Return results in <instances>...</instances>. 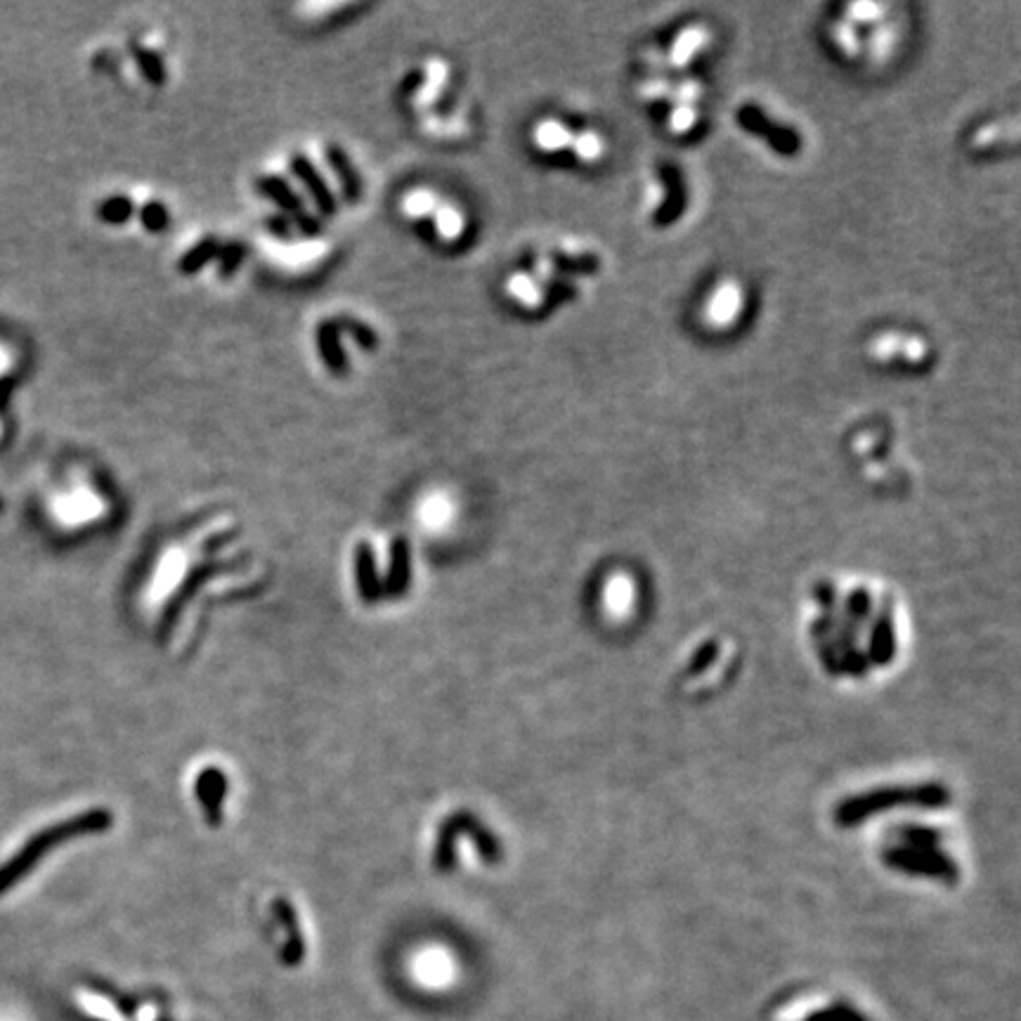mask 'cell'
I'll return each mask as SVG.
<instances>
[{
	"mask_svg": "<svg viewBox=\"0 0 1021 1021\" xmlns=\"http://www.w3.org/2000/svg\"><path fill=\"white\" fill-rule=\"evenodd\" d=\"M700 123V109L695 100H674L669 102L665 126L672 135H688Z\"/></svg>",
	"mask_w": 1021,
	"mask_h": 1021,
	"instance_id": "obj_12",
	"label": "cell"
},
{
	"mask_svg": "<svg viewBox=\"0 0 1021 1021\" xmlns=\"http://www.w3.org/2000/svg\"><path fill=\"white\" fill-rule=\"evenodd\" d=\"M627 587L629 584L624 580H617L610 584V606L620 608V610L627 606Z\"/></svg>",
	"mask_w": 1021,
	"mask_h": 1021,
	"instance_id": "obj_27",
	"label": "cell"
},
{
	"mask_svg": "<svg viewBox=\"0 0 1021 1021\" xmlns=\"http://www.w3.org/2000/svg\"><path fill=\"white\" fill-rule=\"evenodd\" d=\"M291 171H294L296 178L303 182L305 190L310 192V197L315 199V204L320 206V211L324 213V216H331V213L336 211L334 194H331L327 182H324L320 171H317L315 164H312L308 156L296 154L294 159H291Z\"/></svg>",
	"mask_w": 1021,
	"mask_h": 1021,
	"instance_id": "obj_5",
	"label": "cell"
},
{
	"mask_svg": "<svg viewBox=\"0 0 1021 1021\" xmlns=\"http://www.w3.org/2000/svg\"><path fill=\"white\" fill-rule=\"evenodd\" d=\"M357 584H360V594L367 598V601H372V598L379 596V580H376V570H374V558H372V551H369L367 544L357 546Z\"/></svg>",
	"mask_w": 1021,
	"mask_h": 1021,
	"instance_id": "obj_13",
	"label": "cell"
},
{
	"mask_svg": "<svg viewBox=\"0 0 1021 1021\" xmlns=\"http://www.w3.org/2000/svg\"><path fill=\"white\" fill-rule=\"evenodd\" d=\"M268 225H270V230H272V232L279 234V237H286V234H289V230H286V220L270 218V220H268Z\"/></svg>",
	"mask_w": 1021,
	"mask_h": 1021,
	"instance_id": "obj_30",
	"label": "cell"
},
{
	"mask_svg": "<svg viewBox=\"0 0 1021 1021\" xmlns=\"http://www.w3.org/2000/svg\"><path fill=\"white\" fill-rule=\"evenodd\" d=\"M242 256H244L242 246H239V244L227 246V249L223 251V258H220V263H223V265H220V272H223V275H230V272L237 268V263H239V260H242Z\"/></svg>",
	"mask_w": 1021,
	"mask_h": 1021,
	"instance_id": "obj_26",
	"label": "cell"
},
{
	"mask_svg": "<svg viewBox=\"0 0 1021 1021\" xmlns=\"http://www.w3.org/2000/svg\"><path fill=\"white\" fill-rule=\"evenodd\" d=\"M435 206V199L428 192H416L407 199V211L416 213V216H424V213L431 211Z\"/></svg>",
	"mask_w": 1021,
	"mask_h": 1021,
	"instance_id": "obj_25",
	"label": "cell"
},
{
	"mask_svg": "<svg viewBox=\"0 0 1021 1021\" xmlns=\"http://www.w3.org/2000/svg\"><path fill=\"white\" fill-rule=\"evenodd\" d=\"M747 289L738 277H721L700 301V324L712 334H728L743 322L747 312Z\"/></svg>",
	"mask_w": 1021,
	"mask_h": 1021,
	"instance_id": "obj_2",
	"label": "cell"
},
{
	"mask_svg": "<svg viewBox=\"0 0 1021 1021\" xmlns=\"http://www.w3.org/2000/svg\"><path fill=\"white\" fill-rule=\"evenodd\" d=\"M830 41L832 48H835L844 60L858 62L863 60V31L847 22L844 17H837L830 26Z\"/></svg>",
	"mask_w": 1021,
	"mask_h": 1021,
	"instance_id": "obj_8",
	"label": "cell"
},
{
	"mask_svg": "<svg viewBox=\"0 0 1021 1021\" xmlns=\"http://www.w3.org/2000/svg\"><path fill=\"white\" fill-rule=\"evenodd\" d=\"M461 230H464V223H461V216L454 208H440L438 211V232L445 239H457Z\"/></svg>",
	"mask_w": 1021,
	"mask_h": 1021,
	"instance_id": "obj_23",
	"label": "cell"
},
{
	"mask_svg": "<svg viewBox=\"0 0 1021 1021\" xmlns=\"http://www.w3.org/2000/svg\"><path fill=\"white\" fill-rule=\"evenodd\" d=\"M258 187H260V192H263L265 197H270L272 201H275V204L282 208L284 213L294 216V220H298L305 213L301 199H298L296 192L291 190L289 182H284L282 178H277V175H265V178H260L258 180Z\"/></svg>",
	"mask_w": 1021,
	"mask_h": 1021,
	"instance_id": "obj_10",
	"label": "cell"
},
{
	"mask_svg": "<svg viewBox=\"0 0 1021 1021\" xmlns=\"http://www.w3.org/2000/svg\"><path fill=\"white\" fill-rule=\"evenodd\" d=\"M112 823L114 818L107 809H90L86 814L69 818V821H62L57 825H50V828H45L43 832H36V835L31 837L10 861H5L3 866H0V894L10 892L19 880H24V877L34 870L36 863L41 861L55 844H64L74 840V837L83 835H100V832L112 828Z\"/></svg>",
	"mask_w": 1021,
	"mask_h": 1021,
	"instance_id": "obj_1",
	"label": "cell"
},
{
	"mask_svg": "<svg viewBox=\"0 0 1021 1021\" xmlns=\"http://www.w3.org/2000/svg\"><path fill=\"white\" fill-rule=\"evenodd\" d=\"M140 220H142V225L147 227V230L159 232V230H164V227L168 225V211L159 204V201H149V204H145V208H142Z\"/></svg>",
	"mask_w": 1021,
	"mask_h": 1021,
	"instance_id": "obj_22",
	"label": "cell"
},
{
	"mask_svg": "<svg viewBox=\"0 0 1021 1021\" xmlns=\"http://www.w3.org/2000/svg\"><path fill=\"white\" fill-rule=\"evenodd\" d=\"M133 52H135V60H138V64H140L142 74L147 76V81H152V83L164 81V64H161V60L154 55L152 50H142L140 45H133Z\"/></svg>",
	"mask_w": 1021,
	"mask_h": 1021,
	"instance_id": "obj_20",
	"label": "cell"
},
{
	"mask_svg": "<svg viewBox=\"0 0 1021 1021\" xmlns=\"http://www.w3.org/2000/svg\"><path fill=\"white\" fill-rule=\"evenodd\" d=\"M809 1021H835V1019H832V1012L828 1010V1012L814 1014V1017H809Z\"/></svg>",
	"mask_w": 1021,
	"mask_h": 1021,
	"instance_id": "obj_31",
	"label": "cell"
},
{
	"mask_svg": "<svg viewBox=\"0 0 1021 1021\" xmlns=\"http://www.w3.org/2000/svg\"><path fill=\"white\" fill-rule=\"evenodd\" d=\"M338 331L341 329H338L336 320L322 322L320 327H317V348H320L322 360L331 372H346V355H343Z\"/></svg>",
	"mask_w": 1021,
	"mask_h": 1021,
	"instance_id": "obj_11",
	"label": "cell"
},
{
	"mask_svg": "<svg viewBox=\"0 0 1021 1021\" xmlns=\"http://www.w3.org/2000/svg\"><path fill=\"white\" fill-rule=\"evenodd\" d=\"M336 324H338V329L348 331V334L355 338L357 346H362V348H367V350H374L376 348V336H374V331L369 329V327H364V324L355 322V320H348V317H343V320H336Z\"/></svg>",
	"mask_w": 1021,
	"mask_h": 1021,
	"instance_id": "obj_21",
	"label": "cell"
},
{
	"mask_svg": "<svg viewBox=\"0 0 1021 1021\" xmlns=\"http://www.w3.org/2000/svg\"><path fill=\"white\" fill-rule=\"evenodd\" d=\"M216 253H218V239L208 237V239H204V242H199L197 246H194L192 251H187L185 256H182L180 270L185 272V275H192V272L204 268L208 260L216 258Z\"/></svg>",
	"mask_w": 1021,
	"mask_h": 1021,
	"instance_id": "obj_16",
	"label": "cell"
},
{
	"mask_svg": "<svg viewBox=\"0 0 1021 1021\" xmlns=\"http://www.w3.org/2000/svg\"><path fill=\"white\" fill-rule=\"evenodd\" d=\"M424 518L428 520V525H440L442 520L447 518V506L440 502V499H435V502H431L426 506V513Z\"/></svg>",
	"mask_w": 1021,
	"mask_h": 1021,
	"instance_id": "obj_28",
	"label": "cell"
},
{
	"mask_svg": "<svg viewBox=\"0 0 1021 1021\" xmlns=\"http://www.w3.org/2000/svg\"><path fill=\"white\" fill-rule=\"evenodd\" d=\"M568 154L577 161V164L596 166L606 159L608 140L603 138L601 130L596 128H575Z\"/></svg>",
	"mask_w": 1021,
	"mask_h": 1021,
	"instance_id": "obj_7",
	"label": "cell"
},
{
	"mask_svg": "<svg viewBox=\"0 0 1021 1021\" xmlns=\"http://www.w3.org/2000/svg\"><path fill=\"white\" fill-rule=\"evenodd\" d=\"M712 43V31L707 29L705 24H686L684 29H679L669 41L665 50V62L672 69H688L691 64L698 60V57L710 48Z\"/></svg>",
	"mask_w": 1021,
	"mask_h": 1021,
	"instance_id": "obj_4",
	"label": "cell"
},
{
	"mask_svg": "<svg viewBox=\"0 0 1021 1021\" xmlns=\"http://www.w3.org/2000/svg\"><path fill=\"white\" fill-rule=\"evenodd\" d=\"M419 977L424 981H431V984L433 981L440 984V981L450 977V965H447L440 953H426L419 962Z\"/></svg>",
	"mask_w": 1021,
	"mask_h": 1021,
	"instance_id": "obj_18",
	"label": "cell"
},
{
	"mask_svg": "<svg viewBox=\"0 0 1021 1021\" xmlns=\"http://www.w3.org/2000/svg\"><path fill=\"white\" fill-rule=\"evenodd\" d=\"M506 289H509V296L513 298V301H516L518 305H523V308L537 310V308H542L546 301V286L525 270L516 272V275L509 279V284H506Z\"/></svg>",
	"mask_w": 1021,
	"mask_h": 1021,
	"instance_id": "obj_9",
	"label": "cell"
},
{
	"mask_svg": "<svg viewBox=\"0 0 1021 1021\" xmlns=\"http://www.w3.org/2000/svg\"><path fill=\"white\" fill-rule=\"evenodd\" d=\"M409 580V558H407V542L395 539L393 544V570H390V594H402Z\"/></svg>",
	"mask_w": 1021,
	"mask_h": 1021,
	"instance_id": "obj_15",
	"label": "cell"
},
{
	"mask_svg": "<svg viewBox=\"0 0 1021 1021\" xmlns=\"http://www.w3.org/2000/svg\"><path fill=\"white\" fill-rule=\"evenodd\" d=\"M327 159H329L331 168H334V173H336L338 182H341L343 194H346L348 199H355V197H357V178H355L353 168H350L348 156L343 154V149H338V147H329V149H327Z\"/></svg>",
	"mask_w": 1021,
	"mask_h": 1021,
	"instance_id": "obj_14",
	"label": "cell"
},
{
	"mask_svg": "<svg viewBox=\"0 0 1021 1021\" xmlns=\"http://www.w3.org/2000/svg\"><path fill=\"white\" fill-rule=\"evenodd\" d=\"M572 135H575V128L563 119H556V116H549V119H542L532 130V142L539 152L544 154H565L570 152Z\"/></svg>",
	"mask_w": 1021,
	"mask_h": 1021,
	"instance_id": "obj_6",
	"label": "cell"
},
{
	"mask_svg": "<svg viewBox=\"0 0 1021 1021\" xmlns=\"http://www.w3.org/2000/svg\"><path fill=\"white\" fill-rule=\"evenodd\" d=\"M180 570H182V556L180 554L168 556L164 568H161V572H159V580H156V594H164V591L175 582V577L180 575Z\"/></svg>",
	"mask_w": 1021,
	"mask_h": 1021,
	"instance_id": "obj_24",
	"label": "cell"
},
{
	"mask_svg": "<svg viewBox=\"0 0 1021 1021\" xmlns=\"http://www.w3.org/2000/svg\"><path fill=\"white\" fill-rule=\"evenodd\" d=\"M201 780H204V783H208V790L197 788L199 790V799H201V802H204L206 811H211L213 821H216L218 802H220V799H223V795H220V792H225V778L220 776V771H204V773H201Z\"/></svg>",
	"mask_w": 1021,
	"mask_h": 1021,
	"instance_id": "obj_17",
	"label": "cell"
},
{
	"mask_svg": "<svg viewBox=\"0 0 1021 1021\" xmlns=\"http://www.w3.org/2000/svg\"><path fill=\"white\" fill-rule=\"evenodd\" d=\"M866 353L868 360L875 364L922 367L929 360V341L913 331L882 329L868 338Z\"/></svg>",
	"mask_w": 1021,
	"mask_h": 1021,
	"instance_id": "obj_3",
	"label": "cell"
},
{
	"mask_svg": "<svg viewBox=\"0 0 1021 1021\" xmlns=\"http://www.w3.org/2000/svg\"><path fill=\"white\" fill-rule=\"evenodd\" d=\"M830 1012H832V1019L835 1021H863L856 1012L847 1010V1007H832Z\"/></svg>",
	"mask_w": 1021,
	"mask_h": 1021,
	"instance_id": "obj_29",
	"label": "cell"
},
{
	"mask_svg": "<svg viewBox=\"0 0 1021 1021\" xmlns=\"http://www.w3.org/2000/svg\"><path fill=\"white\" fill-rule=\"evenodd\" d=\"M133 216V204L126 197H112L107 199L100 208V218L107 220V223H126V220Z\"/></svg>",
	"mask_w": 1021,
	"mask_h": 1021,
	"instance_id": "obj_19",
	"label": "cell"
}]
</instances>
